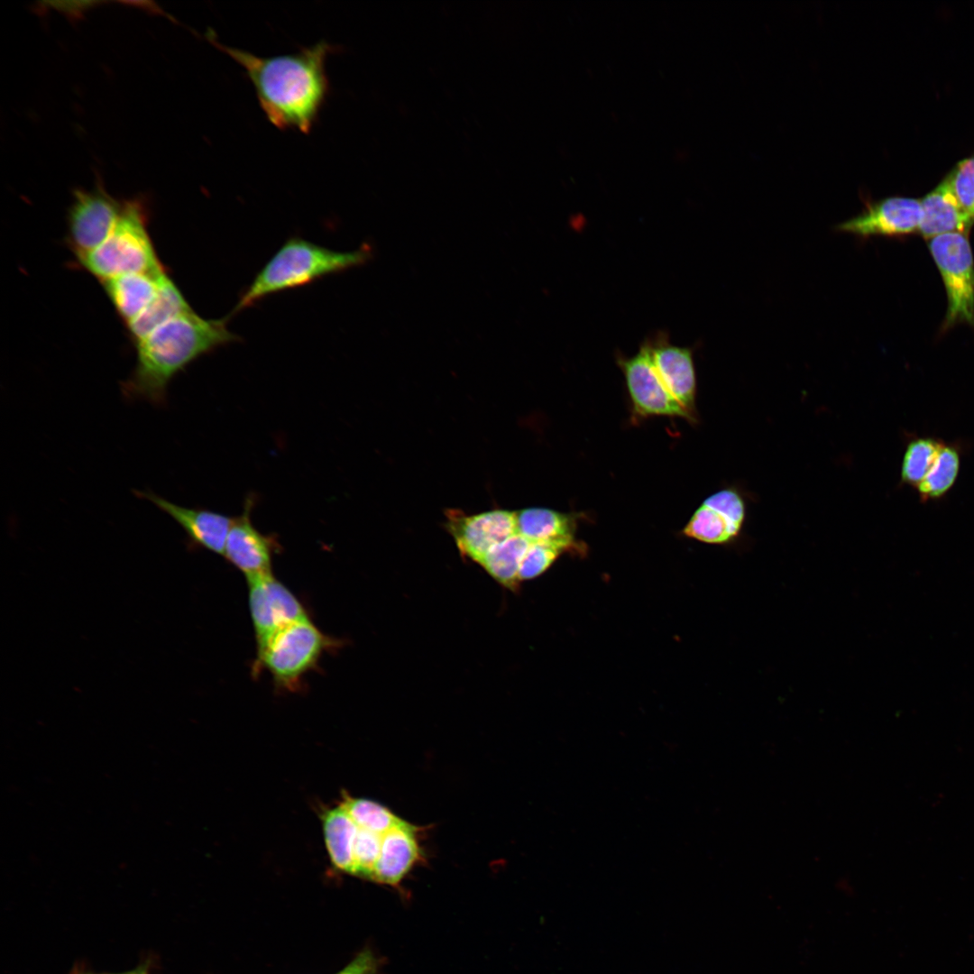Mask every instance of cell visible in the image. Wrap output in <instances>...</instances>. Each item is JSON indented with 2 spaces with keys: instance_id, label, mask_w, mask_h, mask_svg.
<instances>
[{
  "instance_id": "obj_29",
  "label": "cell",
  "mask_w": 974,
  "mask_h": 974,
  "mask_svg": "<svg viewBox=\"0 0 974 974\" xmlns=\"http://www.w3.org/2000/svg\"><path fill=\"white\" fill-rule=\"evenodd\" d=\"M377 960L368 950L360 952L345 968L335 974H375Z\"/></svg>"
},
{
  "instance_id": "obj_28",
  "label": "cell",
  "mask_w": 974,
  "mask_h": 974,
  "mask_svg": "<svg viewBox=\"0 0 974 974\" xmlns=\"http://www.w3.org/2000/svg\"><path fill=\"white\" fill-rule=\"evenodd\" d=\"M565 551L568 549L556 544L532 542L520 565L519 583L542 574Z\"/></svg>"
},
{
  "instance_id": "obj_20",
  "label": "cell",
  "mask_w": 974,
  "mask_h": 974,
  "mask_svg": "<svg viewBox=\"0 0 974 974\" xmlns=\"http://www.w3.org/2000/svg\"><path fill=\"white\" fill-rule=\"evenodd\" d=\"M180 289L169 276L146 308L125 324L133 345L177 316L191 310Z\"/></svg>"
},
{
  "instance_id": "obj_10",
  "label": "cell",
  "mask_w": 974,
  "mask_h": 974,
  "mask_svg": "<svg viewBox=\"0 0 974 974\" xmlns=\"http://www.w3.org/2000/svg\"><path fill=\"white\" fill-rule=\"evenodd\" d=\"M446 526L460 554L478 565L497 545L516 534V512L493 510L468 515L456 509L446 511Z\"/></svg>"
},
{
  "instance_id": "obj_30",
  "label": "cell",
  "mask_w": 974,
  "mask_h": 974,
  "mask_svg": "<svg viewBox=\"0 0 974 974\" xmlns=\"http://www.w3.org/2000/svg\"><path fill=\"white\" fill-rule=\"evenodd\" d=\"M118 974H149V973H148V969L145 966H141V967H139L137 969H134L133 970L124 972V973H118Z\"/></svg>"
},
{
  "instance_id": "obj_2",
  "label": "cell",
  "mask_w": 974,
  "mask_h": 974,
  "mask_svg": "<svg viewBox=\"0 0 974 974\" xmlns=\"http://www.w3.org/2000/svg\"><path fill=\"white\" fill-rule=\"evenodd\" d=\"M226 323L227 318L207 319L191 309L157 328L134 345L136 364L121 384L124 397L164 406L168 386L179 372L200 356L238 340Z\"/></svg>"
},
{
  "instance_id": "obj_8",
  "label": "cell",
  "mask_w": 974,
  "mask_h": 974,
  "mask_svg": "<svg viewBox=\"0 0 974 974\" xmlns=\"http://www.w3.org/2000/svg\"><path fill=\"white\" fill-rule=\"evenodd\" d=\"M749 500V494L735 484L717 491L696 509L684 534L712 545L735 544L744 534Z\"/></svg>"
},
{
  "instance_id": "obj_7",
  "label": "cell",
  "mask_w": 974,
  "mask_h": 974,
  "mask_svg": "<svg viewBox=\"0 0 974 974\" xmlns=\"http://www.w3.org/2000/svg\"><path fill=\"white\" fill-rule=\"evenodd\" d=\"M124 200L110 195L100 180L89 189L77 188L67 215V241L76 258L101 245L113 231Z\"/></svg>"
},
{
  "instance_id": "obj_26",
  "label": "cell",
  "mask_w": 974,
  "mask_h": 974,
  "mask_svg": "<svg viewBox=\"0 0 974 974\" xmlns=\"http://www.w3.org/2000/svg\"><path fill=\"white\" fill-rule=\"evenodd\" d=\"M381 840L382 835L358 828L354 847L353 875L372 880Z\"/></svg>"
},
{
  "instance_id": "obj_15",
  "label": "cell",
  "mask_w": 974,
  "mask_h": 974,
  "mask_svg": "<svg viewBox=\"0 0 974 974\" xmlns=\"http://www.w3.org/2000/svg\"><path fill=\"white\" fill-rule=\"evenodd\" d=\"M135 495L150 501L171 517L194 547L224 555L234 518L207 509L180 506L150 491H137Z\"/></svg>"
},
{
  "instance_id": "obj_11",
  "label": "cell",
  "mask_w": 974,
  "mask_h": 974,
  "mask_svg": "<svg viewBox=\"0 0 974 974\" xmlns=\"http://www.w3.org/2000/svg\"><path fill=\"white\" fill-rule=\"evenodd\" d=\"M247 583L249 609L257 645L286 626L308 617L299 599L272 574Z\"/></svg>"
},
{
  "instance_id": "obj_3",
  "label": "cell",
  "mask_w": 974,
  "mask_h": 974,
  "mask_svg": "<svg viewBox=\"0 0 974 974\" xmlns=\"http://www.w3.org/2000/svg\"><path fill=\"white\" fill-rule=\"evenodd\" d=\"M373 256L371 245L352 252H337L299 237L287 240L257 273L242 294L233 313L253 306L264 297L308 284L319 278L367 263Z\"/></svg>"
},
{
  "instance_id": "obj_16",
  "label": "cell",
  "mask_w": 974,
  "mask_h": 974,
  "mask_svg": "<svg viewBox=\"0 0 974 974\" xmlns=\"http://www.w3.org/2000/svg\"><path fill=\"white\" fill-rule=\"evenodd\" d=\"M418 827L405 822L382 835L380 856L372 880L397 885L420 859Z\"/></svg>"
},
{
  "instance_id": "obj_13",
  "label": "cell",
  "mask_w": 974,
  "mask_h": 974,
  "mask_svg": "<svg viewBox=\"0 0 974 974\" xmlns=\"http://www.w3.org/2000/svg\"><path fill=\"white\" fill-rule=\"evenodd\" d=\"M254 500L247 497L242 513L234 518L223 555L247 581L272 574V556L277 547L274 538L260 532L252 521Z\"/></svg>"
},
{
  "instance_id": "obj_25",
  "label": "cell",
  "mask_w": 974,
  "mask_h": 974,
  "mask_svg": "<svg viewBox=\"0 0 974 974\" xmlns=\"http://www.w3.org/2000/svg\"><path fill=\"white\" fill-rule=\"evenodd\" d=\"M942 445L926 437L910 441L902 461L901 482L917 487L933 464Z\"/></svg>"
},
{
  "instance_id": "obj_17",
  "label": "cell",
  "mask_w": 974,
  "mask_h": 974,
  "mask_svg": "<svg viewBox=\"0 0 974 974\" xmlns=\"http://www.w3.org/2000/svg\"><path fill=\"white\" fill-rule=\"evenodd\" d=\"M168 277L162 270L124 274L101 283L116 313L127 324L153 299Z\"/></svg>"
},
{
  "instance_id": "obj_14",
  "label": "cell",
  "mask_w": 974,
  "mask_h": 974,
  "mask_svg": "<svg viewBox=\"0 0 974 974\" xmlns=\"http://www.w3.org/2000/svg\"><path fill=\"white\" fill-rule=\"evenodd\" d=\"M648 342L652 361L664 385L688 413L693 422H697L696 373L693 350L673 345L663 333L648 339Z\"/></svg>"
},
{
  "instance_id": "obj_27",
  "label": "cell",
  "mask_w": 974,
  "mask_h": 974,
  "mask_svg": "<svg viewBox=\"0 0 974 974\" xmlns=\"http://www.w3.org/2000/svg\"><path fill=\"white\" fill-rule=\"evenodd\" d=\"M943 180L961 209L974 220V157L960 161Z\"/></svg>"
},
{
  "instance_id": "obj_23",
  "label": "cell",
  "mask_w": 974,
  "mask_h": 974,
  "mask_svg": "<svg viewBox=\"0 0 974 974\" xmlns=\"http://www.w3.org/2000/svg\"><path fill=\"white\" fill-rule=\"evenodd\" d=\"M340 805L358 828L380 835H384L405 822L387 807L369 799L345 795Z\"/></svg>"
},
{
  "instance_id": "obj_24",
  "label": "cell",
  "mask_w": 974,
  "mask_h": 974,
  "mask_svg": "<svg viewBox=\"0 0 974 974\" xmlns=\"http://www.w3.org/2000/svg\"><path fill=\"white\" fill-rule=\"evenodd\" d=\"M960 469V455L953 446L942 445L924 479L917 486L922 501L938 499L953 485Z\"/></svg>"
},
{
  "instance_id": "obj_4",
  "label": "cell",
  "mask_w": 974,
  "mask_h": 974,
  "mask_svg": "<svg viewBox=\"0 0 974 974\" xmlns=\"http://www.w3.org/2000/svg\"><path fill=\"white\" fill-rule=\"evenodd\" d=\"M148 224L145 198L124 200L109 236L97 248L77 258L78 264L101 282L124 274L165 270L154 249Z\"/></svg>"
},
{
  "instance_id": "obj_22",
  "label": "cell",
  "mask_w": 974,
  "mask_h": 974,
  "mask_svg": "<svg viewBox=\"0 0 974 974\" xmlns=\"http://www.w3.org/2000/svg\"><path fill=\"white\" fill-rule=\"evenodd\" d=\"M532 542L518 532L494 547L479 564L500 584L519 587V572Z\"/></svg>"
},
{
  "instance_id": "obj_19",
  "label": "cell",
  "mask_w": 974,
  "mask_h": 974,
  "mask_svg": "<svg viewBox=\"0 0 974 974\" xmlns=\"http://www.w3.org/2000/svg\"><path fill=\"white\" fill-rule=\"evenodd\" d=\"M920 202L922 219L919 233L928 240L949 233L968 234L974 224V220L961 209L944 180Z\"/></svg>"
},
{
  "instance_id": "obj_12",
  "label": "cell",
  "mask_w": 974,
  "mask_h": 974,
  "mask_svg": "<svg viewBox=\"0 0 974 974\" xmlns=\"http://www.w3.org/2000/svg\"><path fill=\"white\" fill-rule=\"evenodd\" d=\"M921 219L920 200L889 197L867 203L861 214L836 225L834 229L859 239L897 237L919 232Z\"/></svg>"
},
{
  "instance_id": "obj_21",
  "label": "cell",
  "mask_w": 974,
  "mask_h": 974,
  "mask_svg": "<svg viewBox=\"0 0 974 974\" xmlns=\"http://www.w3.org/2000/svg\"><path fill=\"white\" fill-rule=\"evenodd\" d=\"M323 829L333 865L341 871L352 874L357 826L339 804L326 812L323 816Z\"/></svg>"
},
{
  "instance_id": "obj_6",
  "label": "cell",
  "mask_w": 974,
  "mask_h": 974,
  "mask_svg": "<svg viewBox=\"0 0 974 974\" xmlns=\"http://www.w3.org/2000/svg\"><path fill=\"white\" fill-rule=\"evenodd\" d=\"M928 247L941 273L947 295L942 328L958 323L974 327V259L965 233H949L928 241Z\"/></svg>"
},
{
  "instance_id": "obj_9",
  "label": "cell",
  "mask_w": 974,
  "mask_h": 974,
  "mask_svg": "<svg viewBox=\"0 0 974 974\" xmlns=\"http://www.w3.org/2000/svg\"><path fill=\"white\" fill-rule=\"evenodd\" d=\"M629 395L636 414L641 417H680L693 422L691 417L670 394L652 361L646 340L630 357L618 358Z\"/></svg>"
},
{
  "instance_id": "obj_5",
  "label": "cell",
  "mask_w": 974,
  "mask_h": 974,
  "mask_svg": "<svg viewBox=\"0 0 974 974\" xmlns=\"http://www.w3.org/2000/svg\"><path fill=\"white\" fill-rule=\"evenodd\" d=\"M335 643L308 617L299 620L257 645L254 671L264 669L276 686L295 690Z\"/></svg>"
},
{
  "instance_id": "obj_18",
  "label": "cell",
  "mask_w": 974,
  "mask_h": 974,
  "mask_svg": "<svg viewBox=\"0 0 974 974\" xmlns=\"http://www.w3.org/2000/svg\"><path fill=\"white\" fill-rule=\"evenodd\" d=\"M516 512L517 531L530 542L551 543L568 550L578 548L574 539L577 517L547 508Z\"/></svg>"
},
{
  "instance_id": "obj_1",
  "label": "cell",
  "mask_w": 974,
  "mask_h": 974,
  "mask_svg": "<svg viewBox=\"0 0 974 974\" xmlns=\"http://www.w3.org/2000/svg\"><path fill=\"white\" fill-rule=\"evenodd\" d=\"M206 36L244 69L271 124L280 130L311 131L329 95L326 62L335 51L333 45L321 41L297 52L261 57L221 44L211 30Z\"/></svg>"
}]
</instances>
